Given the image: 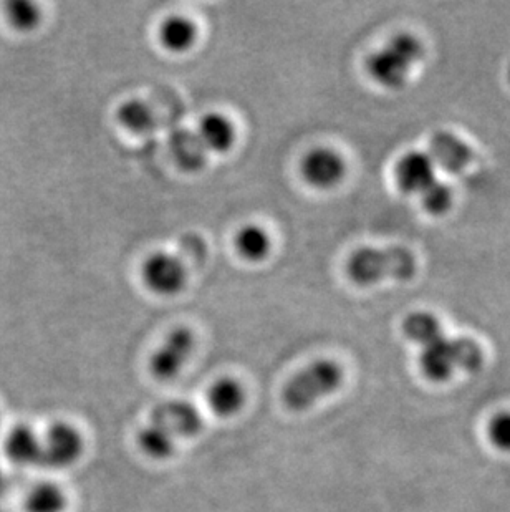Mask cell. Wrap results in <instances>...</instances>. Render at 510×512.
<instances>
[{
	"mask_svg": "<svg viewBox=\"0 0 510 512\" xmlns=\"http://www.w3.org/2000/svg\"><path fill=\"white\" fill-rule=\"evenodd\" d=\"M5 453L17 466H35L42 461V438L29 426H15L5 440Z\"/></svg>",
	"mask_w": 510,
	"mask_h": 512,
	"instance_id": "cell-13",
	"label": "cell"
},
{
	"mask_svg": "<svg viewBox=\"0 0 510 512\" xmlns=\"http://www.w3.org/2000/svg\"><path fill=\"white\" fill-rule=\"evenodd\" d=\"M198 27L186 17H169L159 30V40L171 52H186L196 44Z\"/></svg>",
	"mask_w": 510,
	"mask_h": 512,
	"instance_id": "cell-15",
	"label": "cell"
},
{
	"mask_svg": "<svg viewBox=\"0 0 510 512\" xmlns=\"http://www.w3.org/2000/svg\"><path fill=\"white\" fill-rule=\"evenodd\" d=\"M429 158L449 173L458 174L466 170L474 160L471 146L449 131H436L429 141Z\"/></svg>",
	"mask_w": 510,
	"mask_h": 512,
	"instance_id": "cell-10",
	"label": "cell"
},
{
	"mask_svg": "<svg viewBox=\"0 0 510 512\" xmlns=\"http://www.w3.org/2000/svg\"><path fill=\"white\" fill-rule=\"evenodd\" d=\"M395 176L398 188L408 194H421L436 181L433 160L419 151H411L398 161Z\"/></svg>",
	"mask_w": 510,
	"mask_h": 512,
	"instance_id": "cell-11",
	"label": "cell"
},
{
	"mask_svg": "<svg viewBox=\"0 0 510 512\" xmlns=\"http://www.w3.org/2000/svg\"><path fill=\"white\" fill-rule=\"evenodd\" d=\"M347 271L355 284L366 287L386 279L409 281L418 271V262L405 247H363L348 259Z\"/></svg>",
	"mask_w": 510,
	"mask_h": 512,
	"instance_id": "cell-2",
	"label": "cell"
},
{
	"mask_svg": "<svg viewBox=\"0 0 510 512\" xmlns=\"http://www.w3.org/2000/svg\"><path fill=\"white\" fill-rule=\"evenodd\" d=\"M246 390L234 378H221L207 392V405L219 418H232L246 405Z\"/></svg>",
	"mask_w": 510,
	"mask_h": 512,
	"instance_id": "cell-12",
	"label": "cell"
},
{
	"mask_svg": "<svg viewBox=\"0 0 510 512\" xmlns=\"http://www.w3.org/2000/svg\"><path fill=\"white\" fill-rule=\"evenodd\" d=\"M118 121L125 126L126 130L135 133H150L158 125L153 108L141 100H130L118 108Z\"/></svg>",
	"mask_w": 510,
	"mask_h": 512,
	"instance_id": "cell-20",
	"label": "cell"
},
{
	"mask_svg": "<svg viewBox=\"0 0 510 512\" xmlns=\"http://www.w3.org/2000/svg\"><path fill=\"white\" fill-rule=\"evenodd\" d=\"M4 491H5L4 476H2V474H0V496H2V494H4Z\"/></svg>",
	"mask_w": 510,
	"mask_h": 512,
	"instance_id": "cell-25",
	"label": "cell"
},
{
	"mask_svg": "<svg viewBox=\"0 0 510 512\" xmlns=\"http://www.w3.org/2000/svg\"><path fill=\"white\" fill-rule=\"evenodd\" d=\"M151 423L161 426L176 440L194 438L203 431L204 420L201 411L188 401H164L151 411Z\"/></svg>",
	"mask_w": 510,
	"mask_h": 512,
	"instance_id": "cell-7",
	"label": "cell"
},
{
	"mask_svg": "<svg viewBox=\"0 0 510 512\" xmlns=\"http://www.w3.org/2000/svg\"><path fill=\"white\" fill-rule=\"evenodd\" d=\"M487 435L492 445L510 453V413L504 411L494 416L487 426Z\"/></svg>",
	"mask_w": 510,
	"mask_h": 512,
	"instance_id": "cell-24",
	"label": "cell"
},
{
	"mask_svg": "<svg viewBox=\"0 0 510 512\" xmlns=\"http://www.w3.org/2000/svg\"><path fill=\"white\" fill-rule=\"evenodd\" d=\"M0 512H5L4 509H2V506H0Z\"/></svg>",
	"mask_w": 510,
	"mask_h": 512,
	"instance_id": "cell-26",
	"label": "cell"
},
{
	"mask_svg": "<svg viewBox=\"0 0 510 512\" xmlns=\"http://www.w3.org/2000/svg\"><path fill=\"white\" fill-rule=\"evenodd\" d=\"M7 19L14 29L20 32H30L39 27L42 22L40 7L29 0H14L7 4Z\"/></svg>",
	"mask_w": 510,
	"mask_h": 512,
	"instance_id": "cell-21",
	"label": "cell"
},
{
	"mask_svg": "<svg viewBox=\"0 0 510 512\" xmlns=\"http://www.w3.org/2000/svg\"><path fill=\"white\" fill-rule=\"evenodd\" d=\"M236 247L237 252L247 261L259 262L269 256L272 241L265 229L249 224L237 232Z\"/></svg>",
	"mask_w": 510,
	"mask_h": 512,
	"instance_id": "cell-18",
	"label": "cell"
},
{
	"mask_svg": "<svg viewBox=\"0 0 510 512\" xmlns=\"http://www.w3.org/2000/svg\"><path fill=\"white\" fill-rule=\"evenodd\" d=\"M198 138L204 150L227 153L236 141V128L227 116L209 113L199 123Z\"/></svg>",
	"mask_w": 510,
	"mask_h": 512,
	"instance_id": "cell-14",
	"label": "cell"
},
{
	"mask_svg": "<svg viewBox=\"0 0 510 512\" xmlns=\"http://www.w3.org/2000/svg\"><path fill=\"white\" fill-rule=\"evenodd\" d=\"M423 44L409 34L395 35L383 49L366 60V70L376 83L386 88L405 85L411 68L423 58Z\"/></svg>",
	"mask_w": 510,
	"mask_h": 512,
	"instance_id": "cell-4",
	"label": "cell"
},
{
	"mask_svg": "<svg viewBox=\"0 0 510 512\" xmlns=\"http://www.w3.org/2000/svg\"><path fill=\"white\" fill-rule=\"evenodd\" d=\"M143 279L156 294L174 295L183 290L188 281V272L178 257L158 252L145 262Z\"/></svg>",
	"mask_w": 510,
	"mask_h": 512,
	"instance_id": "cell-8",
	"label": "cell"
},
{
	"mask_svg": "<svg viewBox=\"0 0 510 512\" xmlns=\"http://www.w3.org/2000/svg\"><path fill=\"white\" fill-rule=\"evenodd\" d=\"M176 438L169 435L168 431L163 430L161 426L148 423L145 428H141L138 433V446L143 451V455L154 461H166L176 453Z\"/></svg>",
	"mask_w": 510,
	"mask_h": 512,
	"instance_id": "cell-16",
	"label": "cell"
},
{
	"mask_svg": "<svg viewBox=\"0 0 510 512\" xmlns=\"http://www.w3.org/2000/svg\"><path fill=\"white\" fill-rule=\"evenodd\" d=\"M403 334L408 337L411 342L418 343L423 348L434 340L443 337V327L439 324V320L429 312H414L408 315L403 322Z\"/></svg>",
	"mask_w": 510,
	"mask_h": 512,
	"instance_id": "cell-17",
	"label": "cell"
},
{
	"mask_svg": "<svg viewBox=\"0 0 510 512\" xmlns=\"http://www.w3.org/2000/svg\"><path fill=\"white\" fill-rule=\"evenodd\" d=\"M194 345L196 339L188 327L174 329L151 357L150 368L154 378L161 382H169L178 377L193 355Z\"/></svg>",
	"mask_w": 510,
	"mask_h": 512,
	"instance_id": "cell-6",
	"label": "cell"
},
{
	"mask_svg": "<svg viewBox=\"0 0 510 512\" xmlns=\"http://www.w3.org/2000/svg\"><path fill=\"white\" fill-rule=\"evenodd\" d=\"M484 363L481 345L471 339H448L443 335L419 353V367L431 382H446L458 372H477Z\"/></svg>",
	"mask_w": 510,
	"mask_h": 512,
	"instance_id": "cell-1",
	"label": "cell"
},
{
	"mask_svg": "<svg viewBox=\"0 0 510 512\" xmlns=\"http://www.w3.org/2000/svg\"><path fill=\"white\" fill-rule=\"evenodd\" d=\"M345 373L343 368L333 360H317L297 373L282 392V400L289 410H308L318 401L330 397L342 388Z\"/></svg>",
	"mask_w": 510,
	"mask_h": 512,
	"instance_id": "cell-3",
	"label": "cell"
},
{
	"mask_svg": "<svg viewBox=\"0 0 510 512\" xmlns=\"http://www.w3.org/2000/svg\"><path fill=\"white\" fill-rule=\"evenodd\" d=\"M174 155L186 170H199L206 163V150L199 138L184 133L173 141Z\"/></svg>",
	"mask_w": 510,
	"mask_h": 512,
	"instance_id": "cell-22",
	"label": "cell"
},
{
	"mask_svg": "<svg viewBox=\"0 0 510 512\" xmlns=\"http://www.w3.org/2000/svg\"><path fill=\"white\" fill-rule=\"evenodd\" d=\"M421 196L423 208L429 214H444L453 206V189L441 181H434L428 189H424Z\"/></svg>",
	"mask_w": 510,
	"mask_h": 512,
	"instance_id": "cell-23",
	"label": "cell"
},
{
	"mask_svg": "<svg viewBox=\"0 0 510 512\" xmlns=\"http://www.w3.org/2000/svg\"><path fill=\"white\" fill-rule=\"evenodd\" d=\"M347 171V165L337 151L317 148L302 161V174L310 186L318 189L335 188Z\"/></svg>",
	"mask_w": 510,
	"mask_h": 512,
	"instance_id": "cell-9",
	"label": "cell"
},
{
	"mask_svg": "<svg viewBox=\"0 0 510 512\" xmlns=\"http://www.w3.org/2000/svg\"><path fill=\"white\" fill-rule=\"evenodd\" d=\"M83 436L80 431L70 423H53L49 431L42 438V461L47 468L65 469L70 468L82 458Z\"/></svg>",
	"mask_w": 510,
	"mask_h": 512,
	"instance_id": "cell-5",
	"label": "cell"
},
{
	"mask_svg": "<svg viewBox=\"0 0 510 512\" xmlns=\"http://www.w3.org/2000/svg\"><path fill=\"white\" fill-rule=\"evenodd\" d=\"M65 508H67V496L57 484H37L30 489L25 498L27 512H63Z\"/></svg>",
	"mask_w": 510,
	"mask_h": 512,
	"instance_id": "cell-19",
	"label": "cell"
}]
</instances>
